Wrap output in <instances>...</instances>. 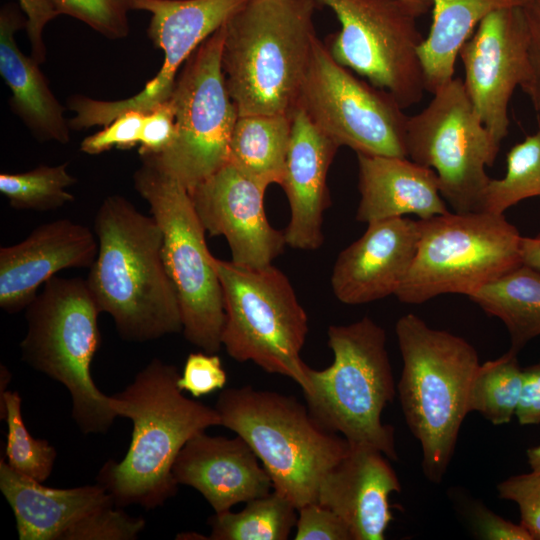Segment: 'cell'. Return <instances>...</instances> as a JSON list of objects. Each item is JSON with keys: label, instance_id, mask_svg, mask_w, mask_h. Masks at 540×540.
Masks as SVG:
<instances>
[{"label": "cell", "instance_id": "1", "mask_svg": "<svg viewBox=\"0 0 540 540\" xmlns=\"http://www.w3.org/2000/svg\"><path fill=\"white\" fill-rule=\"evenodd\" d=\"M93 231L98 253L86 281L119 336L144 343L181 332L180 306L153 216L139 212L125 197L111 195L98 208Z\"/></svg>", "mask_w": 540, "mask_h": 540}, {"label": "cell", "instance_id": "2", "mask_svg": "<svg viewBox=\"0 0 540 540\" xmlns=\"http://www.w3.org/2000/svg\"><path fill=\"white\" fill-rule=\"evenodd\" d=\"M179 376L176 366L154 358L123 391L112 395L118 416L132 422V436L124 458L106 462L97 483L118 507L164 505L177 493L172 470L183 446L207 428L221 426L215 407L182 393Z\"/></svg>", "mask_w": 540, "mask_h": 540}, {"label": "cell", "instance_id": "3", "mask_svg": "<svg viewBox=\"0 0 540 540\" xmlns=\"http://www.w3.org/2000/svg\"><path fill=\"white\" fill-rule=\"evenodd\" d=\"M316 4L246 0L226 21L221 65L238 116H291L317 37Z\"/></svg>", "mask_w": 540, "mask_h": 540}, {"label": "cell", "instance_id": "4", "mask_svg": "<svg viewBox=\"0 0 540 540\" xmlns=\"http://www.w3.org/2000/svg\"><path fill=\"white\" fill-rule=\"evenodd\" d=\"M403 368L397 387L406 425L418 440L422 471L440 483L453 457L468 397L480 365L464 338L430 327L409 313L395 325Z\"/></svg>", "mask_w": 540, "mask_h": 540}, {"label": "cell", "instance_id": "5", "mask_svg": "<svg viewBox=\"0 0 540 540\" xmlns=\"http://www.w3.org/2000/svg\"><path fill=\"white\" fill-rule=\"evenodd\" d=\"M221 426L243 438L269 474L273 490L297 509L317 502L325 475L350 444L324 428L296 398L250 385L223 390Z\"/></svg>", "mask_w": 540, "mask_h": 540}, {"label": "cell", "instance_id": "6", "mask_svg": "<svg viewBox=\"0 0 540 540\" xmlns=\"http://www.w3.org/2000/svg\"><path fill=\"white\" fill-rule=\"evenodd\" d=\"M25 310L22 360L65 386L82 433L108 432L119 416L113 396L99 390L91 373L101 346V311L86 279L52 277Z\"/></svg>", "mask_w": 540, "mask_h": 540}, {"label": "cell", "instance_id": "7", "mask_svg": "<svg viewBox=\"0 0 540 540\" xmlns=\"http://www.w3.org/2000/svg\"><path fill=\"white\" fill-rule=\"evenodd\" d=\"M333 362L322 370L307 369L303 392L311 415L349 444L367 445L389 460H398L394 428L382 412L397 387L386 348V332L370 317L327 331Z\"/></svg>", "mask_w": 540, "mask_h": 540}, {"label": "cell", "instance_id": "8", "mask_svg": "<svg viewBox=\"0 0 540 540\" xmlns=\"http://www.w3.org/2000/svg\"><path fill=\"white\" fill-rule=\"evenodd\" d=\"M224 301L222 346L235 361H251L268 373L292 379L306 391L308 365L301 351L308 316L288 277L271 265L240 266L213 258Z\"/></svg>", "mask_w": 540, "mask_h": 540}, {"label": "cell", "instance_id": "9", "mask_svg": "<svg viewBox=\"0 0 540 540\" xmlns=\"http://www.w3.org/2000/svg\"><path fill=\"white\" fill-rule=\"evenodd\" d=\"M133 181L161 229L162 258L177 294L184 337L204 352L216 353L225 323L223 292L190 193L144 158Z\"/></svg>", "mask_w": 540, "mask_h": 540}, {"label": "cell", "instance_id": "10", "mask_svg": "<svg viewBox=\"0 0 540 540\" xmlns=\"http://www.w3.org/2000/svg\"><path fill=\"white\" fill-rule=\"evenodd\" d=\"M412 266L395 296L422 304L443 294L469 296L522 263L518 229L504 214L447 212L419 219Z\"/></svg>", "mask_w": 540, "mask_h": 540}, {"label": "cell", "instance_id": "11", "mask_svg": "<svg viewBox=\"0 0 540 540\" xmlns=\"http://www.w3.org/2000/svg\"><path fill=\"white\" fill-rule=\"evenodd\" d=\"M433 95L419 113L408 116L406 154L432 168L443 199L454 212L483 210L485 189L500 149L474 109L460 78H453Z\"/></svg>", "mask_w": 540, "mask_h": 540}, {"label": "cell", "instance_id": "12", "mask_svg": "<svg viewBox=\"0 0 540 540\" xmlns=\"http://www.w3.org/2000/svg\"><path fill=\"white\" fill-rule=\"evenodd\" d=\"M225 24L188 58L169 98L176 137L153 162L188 191L228 163L231 134L238 118L221 65Z\"/></svg>", "mask_w": 540, "mask_h": 540}, {"label": "cell", "instance_id": "13", "mask_svg": "<svg viewBox=\"0 0 540 540\" xmlns=\"http://www.w3.org/2000/svg\"><path fill=\"white\" fill-rule=\"evenodd\" d=\"M336 15L340 29L325 43L340 65L389 92L403 109L425 90L418 48V14L404 0H316Z\"/></svg>", "mask_w": 540, "mask_h": 540}, {"label": "cell", "instance_id": "14", "mask_svg": "<svg viewBox=\"0 0 540 540\" xmlns=\"http://www.w3.org/2000/svg\"><path fill=\"white\" fill-rule=\"evenodd\" d=\"M297 106L339 147L356 154L407 157L404 109L389 92L337 63L318 37Z\"/></svg>", "mask_w": 540, "mask_h": 540}, {"label": "cell", "instance_id": "15", "mask_svg": "<svg viewBox=\"0 0 540 540\" xmlns=\"http://www.w3.org/2000/svg\"><path fill=\"white\" fill-rule=\"evenodd\" d=\"M246 0H131L132 10L151 14L148 36L163 51V64L144 88L132 97L104 101L86 96L69 99L75 130L106 126L124 112L146 113L167 101L177 74L192 53L243 5Z\"/></svg>", "mask_w": 540, "mask_h": 540}, {"label": "cell", "instance_id": "16", "mask_svg": "<svg viewBox=\"0 0 540 540\" xmlns=\"http://www.w3.org/2000/svg\"><path fill=\"white\" fill-rule=\"evenodd\" d=\"M0 490L10 505L20 540H126L131 516L99 483L47 487L0 460Z\"/></svg>", "mask_w": 540, "mask_h": 540}, {"label": "cell", "instance_id": "17", "mask_svg": "<svg viewBox=\"0 0 540 540\" xmlns=\"http://www.w3.org/2000/svg\"><path fill=\"white\" fill-rule=\"evenodd\" d=\"M466 93L485 127L501 144L510 124L514 90L528 73V32L522 7L488 14L463 44Z\"/></svg>", "mask_w": 540, "mask_h": 540}, {"label": "cell", "instance_id": "18", "mask_svg": "<svg viewBox=\"0 0 540 540\" xmlns=\"http://www.w3.org/2000/svg\"><path fill=\"white\" fill-rule=\"evenodd\" d=\"M265 192L230 163L189 191L205 231L226 239L237 265H271L287 246L266 216Z\"/></svg>", "mask_w": 540, "mask_h": 540}, {"label": "cell", "instance_id": "19", "mask_svg": "<svg viewBox=\"0 0 540 540\" xmlns=\"http://www.w3.org/2000/svg\"><path fill=\"white\" fill-rule=\"evenodd\" d=\"M418 239V220L399 217L367 224L334 263V296L344 304L360 305L395 295L412 266Z\"/></svg>", "mask_w": 540, "mask_h": 540}, {"label": "cell", "instance_id": "20", "mask_svg": "<svg viewBox=\"0 0 540 540\" xmlns=\"http://www.w3.org/2000/svg\"><path fill=\"white\" fill-rule=\"evenodd\" d=\"M98 253L95 233L70 219L36 227L21 242L0 248V307L17 313L37 296L56 273L90 268Z\"/></svg>", "mask_w": 540, "mask_h": 540}, {"label": "cell", "instance_id": "21", "mask_svg": "<svg viewBox=\"0 0 540 540\" xmlns=\"http://www.w3.org/2000/svg\"><path fill=\"white\" fill-rule=\"evenodd\" d=\"M339 146L299 106L291 113V135L281 187L290 219L286 245L316 250L324 241L323 215L330 206L327 175Z\"/></svg>", "mask_w": 540, "mask_h": 540}, {"label": "cell", "instance_id": "22", "mask_svg": "<svg viewBox=\"0 0 540 540\" xmlns=\"http://www.w3.org/2000/svg\"><path fill=\"white\" fill-rule=\"evenodd\" d=\"M400 490L395 470L381 451L350 444L323 478L317 502L345 522L352 540H383L393 520L389 497Z\"/></svg>", "mask_w": 540, "mask_h": 540}, {"label": "cell", "instance_id": "23", "mask_svg": "<svg viewBox=\"0 0 540 540\" xmlns=\"http://www.w3.org/2000/svg\"><path fill=\"white\" fill-rule=\"evenodd\" d=\"M176 482L200 492L215 513L238 503L267 495L272 480L248 443L236 436H193L179 452L174 465Z\"/></svg>", "mask_w": 540, "mask_h": 540}, {"label": "cell", "instance_id": "24", "mask_svg": "<svg viewBox=\"0 0 540 540\" xmlns=\"http://www.w3.org/2000/svg\"><path fill=\"white\" fill-rule=\"evenodd\" d=\"M361 223L416 215L428 219L449 212L436 172L407 157L357 154Z\"/></svg>", "mask_w": 540, "mask_h": 540}, {"label": "cell", "instance_id": "25", "mask_svg": "<svg viewBox=\"0 0 540 540\" xmlns=\"http://www.w3.org/2000/svg\"><path fill=\"white\" fill-rule=\"evenodd\" d=\"M26 20L14 5L0 12V74L11 91L12 111L39 141H70L69 122L64 108L50 90L39 63L18 48L15 33Z\"/></svg>", "mask_w": 540, "mask_h": 540}, {"label": "cell", "instance_id": "26", "mask_svg": "<svg viewBox=\"0 0 540 540\" xmlns=\"http://www.w3.org/2000/svg\"><path fill=\"white\" fill-rule=\"evenodd\" d=\"M527 0H432V24L418 48L425 90L434 94L454 78L459 51L491 12Z\"/></svg>", "mask_w": 540, "mask_h": 540}, {"label": "cell", "instance_id": "27", "mask_svg": "<svg viewBox=\"0 0 540 540\" xmlns=\"http://www.w3.org/2000/svg\"><path fill=\"white\" fill-rule=\"evenodd\" d=\"M291 135V116H238L230 143L228 163L267 189L281 184Z\"/></svg>", "mask_w": 540, "mask_h": 540}, {"label": "cell", "instance_id": "28", "mask_svg": "<svg viewBox=\"0 0 540 540\" xmlns=\"http://www.w3.org/2000/svg\"><path fill=\"white\" fill-rule=\"evenodd\" d=\"M468 297L504 323L510 336V350L519 353L529 341L540 336V271L521 264Z\"/></svg>", "mask_w": 540, "mask_h": 540}, {"label": "cell", "instance_id": "29", "mask_svg": "<svg viewBox=\"0 0 540 540\" xmlns=\"http://www.w3.org/2000/svg\"><path fill=\"white\" fill-rule=\"evenodd\" d=\"M297 508L272 490L246 502L239 512L215 513L208 520L212 540H286L296 526Z\"/></svg>", "mask_w": 540, "mask_h": 540}, {"label": "cell", "instance_id": "30", "mask_svg": "<svg viewBox=\"0 0 540 540\" xmlns=\"http://www.w3.org/2000/svg\"><path fill=\"white\" fill-rule=\"evenodd\" d=\"M517 355L509 349L479 365L470 386L469 413L478 412L493 425L507 424L515 416L523 387Z\"/></svg>", "mask_w": 540, "mask_h": 540}, {"label": "cell", "instance_id": "31", "mask_svg": "<svg viewBox=\"0 0 540 540\" xmlns=\"http://www.w3.org/2000/svg\"><path fill=\"white\" fill-rule=\"evenodd\" d=\"M537 196H540V129L508 151L505 176L488 182L482 211L504 214L518 202Z\"/></svg>", "mask_w": 540, "mask_h": 540}, {"label": "cell", "instance_id": "32", "mask_svg": "<svg viewBox=\"0 0 540 540\" xmlns=\"http://www.w3.org/2000/svg\"><path fill=\"white\" fill-rule=\"evenodd\" d=\"M67 163L40 165L20 173L0 174V192L17 210L50 211L73 202L67 188L76 183L68 172Z\"/></svg>", "mask_w": 540, "mask_h": 540}, {"label": "cell", "instance_id": "33", "mask_svg": "<svg viewBox=\"0 0 540 540\" xmlns=\"http://www.w3.org/2000/svg\"><path fill=\"white\" fill-rule=\"evenodd\" d=\"M1 418L7 423V464L16 472L43 483L53 470L57 452L47 440L34 438L26 428L18 392H1Z\"/></svg>", "mask_w": 540, "mask_h": 540}, {"label": "cell", "instance_id": "34", "mask_svg": "<svg viewBox=\"0 0 540 540\" xmlns=\"http://www.w3.org/2000/svg\"><path fill=\"white\" fill-rule=\"evenodd\" d=\"M529 472L510 476L497 485L498 497L516 504L520 524L540 540V443L526 450Z\"/></svg>", "mask_w": 540, "mask_h": 540}, {"label": "cell", "instance_id": "35", "mask_svg": "<svg viewBox=\"0 0 540 540\" xmlns=\"http://www.w3.org/2000/svg\"><path fill=\"white\" fill-rule=\"evenodd\" d=\"M59 14L73 17L109 39L129 33L131 0H51Z\"/></svg>", "mask_w": 540, "mask_h": 540}, {"label": "cell", "instance_id": "36", "mask_svg": "<svg viewBox=\"0 0 540 540\" xmlns=\"http://www.w3.org/2000/svg\"><path fill=\"white\" fill-rule=\"evenodd\" d=\"M144 113L131 110L122 113L95 134L84 138L80 150L97 155L112 148L130 149L139 144Z\"/></svg>", "mask_w": 540, "mask_h": 540}, {"label": "cell", "instance_id": "37", "mask_svg": "<svg viewBox=\"0 0 540 540\" xmlns=\"http://www.w3.org/2000/svg\"><path fill=\"white\" fill-rule=\"evenodd\" d=\"M226 382L227 374L220 357L207 352L189 354L178 378L179 388L194 398L223 389Z\"/></svg>", "mask_w": 540, "mask_h": 540}, {"label": "cell", "instance_id": "38", "mask_svg": "<svg viewBox=\"0 0 540 540\" xmlns=\"http://www.w3.org/2000/svg\"><path fill=\"white\" fill-rule=\"evenodd\" d=\"M297 510L295 540H352L345 522L328 507L313 502Z\"/></svg>", "mask_w": 540, "mask_h": 540}, {"label": "cell", "instance_id": "39", "mask_svg": "<svg viewBox=\"0 0 540 540\" xmlns=\"http://www.w3.org/2000/svg\"><path fill=\"white\" fill-rule=\"evenodd\" d=\"M176 137L174 108L168 99L144 113L139 140L141 157H155L164 153Z\"/></svg>", "mask_w": 540, "mask_h": 540}, {"label": "cell", "instance_id": "40", "mask_svg": "<svg viewBox=\"0 0 540 540\" xmlns=\"http://www.w3.org/2000/svg\"><path fill=\"white\" fill-rule=\"evenodd\" d=\"M522 11L528 32V73L520 88L540 111V0H527Z\"/></svg>", "mask_w": 540, "mask_h": 540}, {"label": "cell", "instance_id": "41", "mask_svg": "<svg viewBox=\"0 0 540 540\" xmlns=\"http://www.w3.org/2000/svg\"><path fill=\"white\" fill-rule=\"evenodd\" d=\"M470 519L478 537L487 540H533L519 523L510 522L482 503H473Z\"/></svg>", "mask_w": 540, "mask_h": 540}, {"label": "cell", "instance_id": "42", "mask_svg": "<svg viewBox=\"0 0 540 540\" xmlns=\"http://www.w3.org/2000/svg\"><path fill=\"white\" fill-rule=\"evenodd\" d=\"M26 15L25 29L32 49V58L40 63L46 59L43 31L59 14L51 0H18Z\"/></svg>", "mask_w": 540, "mask_h": 540}, {"label": "cell", "instance_id": "43", "mask_svg": "<svg viewBox=\"0 0 540 540\" xmlns=\"http://www.w3.org/2000/svg\"><path fill=\"white\" fill-rule=\"evenodd\" d=\"M515 416L520 425L540 424V362L523 368V387Z\"/></svg>", "mask_w": 540, "mask_h": 540}, {"label": "cell", "instance_id": "44", "mask_svg": "<svg viewBox=\"0 0 540 540\" xmlns=\"http://www.w3.org/2000/svg\"><path fill=\"white\" fill-rule=\"evenodd\" d=\"M522 263L540 271V233L521 239Z\"/></svg>", "mask_w": 540, "mask_h": 540}, {"label": "cell", "instance_id": "45", "mask_svg": "<svg viewBox=\"0 0 540 540\" xmlns=\"http://www.w3.org/2000/svg\"><path fill=\"white\" fill-rule=\"evenodd\" d=\"M419 17L426 14L432 7V0H404Z\"/></svg>", "mask_w": 540, "mask_h": 540}]
</instances>
